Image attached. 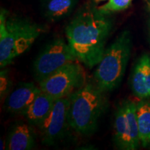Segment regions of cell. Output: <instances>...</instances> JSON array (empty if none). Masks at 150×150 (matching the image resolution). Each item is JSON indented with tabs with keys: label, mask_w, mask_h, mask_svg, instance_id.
I'll list each match as a JSON object with an SVG mask.
<instances>
[{
	"label": "cell",
	"mask_w": 150,
	"mask_h": 150,
	"mask_svg": "<svg viewBox=\"0 0 150 150\" xmlns=\"http://www.w3.org/2000/svg\"><path fill=\"white\" fill-rule=\"evenodd\" d=\"M108 13L93 6L76 13L65 28L67 43L77 61L89 68L98 65L112 29Z\"/></svg>",
	"instance_id": "obj_1"
},
{
	"label": "cell",
	"mask_w": 150,
	"mask_h": 150,
	"mask_svg": "<svg viewBox=\"0 0 150 150\" xmlns=\"http://www.w3.org/2000/svg\"><path fill=\"white\" fill-rule=\"evenodd\" d=\"M105 93L95 82H86L69 96L70 125L79 134L89 135L96 131L108 106Z\"/></svg>",
	"instance_id": "obj_2"
},
{
	"label": "cell",
	"mask_w": 150,
	"mask_h": 150,
	"mask_svg": "<svg viewBox=\"0 0 150 150\" xmlns=\"http://www.w3.org/2000/svg\"><path fill=\"white\" fill-rule=\"evenodd\" d=\"M42 28L20 18H7L4 11L0 17V66L4 67L27 51L34 42Z\"/></svg>",
	"instance_id": "obj_3"
},
{
	"label": "cell",
	"mask_w": 150,
	"mask_h": 150,
	"mask_svg": "<svg viewBox=\"0 0 150 150\" xmlns=\"http://www.w3.org/2000/svg\"><path fill=\"white\" fill-rule=\"evenodd\" d=\"M132 48V38L128 31L117 35L105 50L94 72V82L104 92L117 88L126 72Z\"/></svg>",
	"instance_id": "obj_4"
},
{
	"label": "cell",
	"mask_w": 150,
	"mask_h": 150,
	"mask_svg": "<svg viewBox=\"0 0 150 150\" xmlns=\"http://www.w3.org/2000/svg\"><path fill=\"white\" fill-rule=\"evenodd\" d=\"M76 61L68 43L61 38L55 39L47 43L35 58L33 77L39 83L65 65Z\"/></svg>",
	"instance_id": "obj_5"
},
{
	"label": "cell",
	"mask_w": 150,
	"mask_h": 150,
	"mask_svg": "<svg viewBox=\"0 0 150 150\" xmlns=\"http://www.w3.org/2000/svg\"><path fill=\"white\" fill-rule=\"evenodd\" d=\"M86 83V73L83 67L74 61L65 65L39 83V87L56 99L69 97Z\"/></svg>",
	"instance_id": "obj_6"
},
{
	"label": "cell",
	"mask_w": 150,
	"mask_h": 150,
	"mask_svg": "<svg viewBox=\"0 0 150 150\" xmlns=\"http://www.w3.org/2000/svg\"><path fill=\"white\" fill-rule=\"evenodd\" d=\"M115 145L119 149L135 150L140 145L136 103L125 100L118 105L113 123Z\"/></svg>",
	"instance_id": "obj_7"
},
{
	"label": "cell",
	"mask_w": 150,
	"mask_h": 150,
	"mask_svg": "<svg viewBox=\"0 0 150 150\" xmlns=\"http://www.w3.org/2000/svg\"><path fill=\"white\" fill-rule=\"evenodd\" d=\"M70 97L56 99L54 106L45 120L38 126L40 140L46 145H53L63 138L69 122Z\"/></svg>",
	"instance_id": "obj_8"
},
{
	"label": "cell",
	"mask_w": 150,
	"mask_h": 150,
	"mask_svg": "<svg viewBox=\"0 0 150 150\" xmlns=\"http://www.w3.org/2000/svg\"><path fill=\"white\" fill-rule=\"evenodd\" d=\"M130 86L134 96L140 100L150 99V54H142L135 63Z\"/></svg>",
	"instance_id": "obj_9"
},
{
	"label": "cell",
	"mask_w": 150,
	"mask_h": 150,
	"mask_svg": "<svg viewBox=\"0 0 150 150\" xmlns=\"http://www.w3.org/2000/svg\"><path fill=\"white\" fill-rule=\"evenodd\" d=\"M41 91L40 87L32 82L19 84L6 99V109L8 112L21 115Z\"/></svg>",
	"instance_id": "obj_10"
},
{
	"label": "cell",
	"mask_w": 150,
	"mask_h": 150,
	"mask_svg": "<svg viewBox=\"0 0 150 150\" xmlns=\"http://www.w3.org/2000/svg\"><path fill=\"white\" fill-rule=\"evenodd\" d=\"M29 125L20 122L13 127L6 141V149L29 150L35 147V135Z\"/></svg>",
	"instance_id": "obj_11"
},
{
	"label": "cell",
	"mask_w": 150,
	"mask_h": 150,
	"mask_svg": "<svg viewBox=\"0 0 150 150\" xmlns=\"http://www.w3.org/2000/svg\"><path fill=\"white\" fill-rule=\"evenodd\" d=\"M55 100L50 95L41 91L21 115L30 125L38 127L51 111Z\"/></svg>",
	"instance_id": "obj_12"
},
{
	"label": "cell",
	"mask_w": 150,
	"mask_h": 150,
	"mask_svg": "<svg viewBox=\"0 0 150 150\" xmlns=\"http://www.w3.org/2000/svg\"><path fill=\"white\" fill-rule=\"evenodd\" d=\"M78 0H42L44 16L50 22L63 20L72 13Z\"/></svg>",
	"instance_id": "obj_13"
},
{
	"label": "cell",
	"mask_w": 150,
	"mask_h": 150,
	"mask_svg": "<svg viewBox=\"0 0 150 150\" xmlns=\"http://www.w3.org/2000/svg\"><path fill=\"white\" fill-rule=\"evenodd\" d=\"M136 116L140 145L150 146V101L141 99L136 103Z\"/></svg>",
	"instance_id": "obj_14"
},
{
	"label": "cell",
	"mask_w": 150,
	"mask_h": 150,
	"mask_svg": "<svg viewBox=\"0 0 150 150\" xmlns=\"http://www.w3.org/2000/svg\"><path fill=\"white\" fill-rule=\"evenodd\" d=\"M133 0H108V2L99 7V10L108 13L110 12L120 11L128 8Z\"/></svg>",
	"instance_id": "obj_15"
},
{
	"label": "cell",
	"mask_w": 150,
	"mask_h": 150,
	"mask_svg": "<svg viewBox=\"0 0 150 150\" xmlns=\"http://www.w3.org/2000/svg\"><path fill=\"white\" fill-rule=\"evenodd\" d=\"M147 6H148V8H149V14H150V0H148L147 1Z\"/></svg>",
	"instance_id": "obj_16"
},
{
	"label": "cell",
	"mask_w": 150,
	"mask_h": 150,
	"mask_svg": "<svg viewBox=\"0 0 150 150\" xmlns=\"http://www.w3.org/2000/svg\"><path fill=\"white\" fill-rule=\"evenodd\" d=\"M98 1H106V0H97Z\"/></svg>",
	"instance_id": "obj_17"
}]
</instances>
